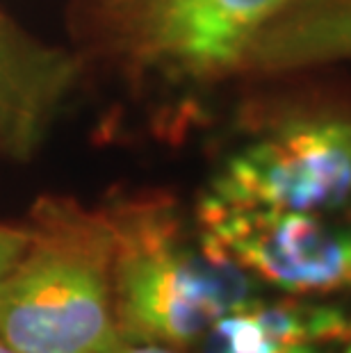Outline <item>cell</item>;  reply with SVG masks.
I'll list each match as a JSON object with an SVG mask.
<instances>
[{
    "mask_svg": "<svg viewBox=\"0 0 351 353\" xmlns=\"http://www.w3.org/2000/svg\"><path fill=\"white\" fill-rule=\"evenodd\" d=\"M294 0H146L135 21L141 55L190 76L244 64L253 41Z\"/></svg>",
    "mask_w": 351,
    "mask_h": 353,
    "instance_id": "5",
    "label": "cell"
},
{
    "mask_svg": "<svg viewBox=\"0 0 351 353\" xmlns=\"http://www.w3.org/2000/svg\"><path fill=\"white\" fill-rule=\"evenodd\" d=\"M114 230L112 299L123 344L197 347L223 312L251 296V276L188 237L167 201L108 210Z\"/></svg>",
    "mask_w": 351,
    "mask_h": 353,
    "instance_id": "2",
    "label": "cell"
},
{
    "mask_svg": "<svg viewBox=\"0 0 351 353\" xmlns=\"http://www.w3.org/2000/svg\"><path fill=\"white\" fill-rule=\"evenodd\" d=\"M28 246L0 281V337L23 353H117L114 230L76 199L34 203Z\"/></svg>",
    "mask_w": 351,
    "mask_h": 353,
    "instance_id": "1",
    "label": "cell"
},
{
    "mask_svg": "<svg viewBox=\"0 0 351 353\" xmlns=\"http://www.w3.org/2000/svg\"><path fill=\"white\" fill-rule=\"evenodd\" d=\"M342 353H351V337H349V340H347V344H345V347H342Z\"/></svg>",
    "mask_w": 351,
    "mask_h": 353,
    "instance_id": "12",
    "label": "cell"
},
{
    "mask_svg": "<svg viewBox=\"0 0 351 353\" xmlns=\"http://www.w3.org/2000/svg\"><path fill=\"white\" fill-rule=\"evenodd\" d=\"M351 59V0H294L253 41L244 64L267 71Z\"/></svg>",
    "mask_w": 351,
    "mask_h": 353,
    "instance_id": "7",
    "label": "cell"
},
{
    "mask_svg": "<svg viewBox=\"0 0 351 353\" xmlns=\"http://www.w3.org/2000/svg\"><path fill=\"white\" fill-rule=\"evenodd\" d=\"M0 353H23V351H19V349H14L12 344H7L3 337H0Z\"/></svg>",
    "mask_w": 351,
    "mask_h": 353,
    "instance_id": "11",
    "label": "cell"
},
{
    "mask_svg": "<svg viewBox=\"0 0 351 353\" xmlns=\"http://www.w3.org/2000/svg\"><path fill=\"white\" fill-rule=\"evenodd\" d=\"M117 353H181V351L162 347V344H121V349Z\"/></svg>",
    "mask_w": 351,
    "mask_h": 353,
    "instance_id": "10",
    "label": "cell"
},
{
    "mask_svg": "<svg viewBox=\"0 0 351 353\" xmlns=\"http://www.w3.org/2000/svg\"><path fill=\"white\" fill-rule=\"evenodd\" d=\"M199 235L246 276L290 294H331L351 288V230L322 214L251 208L205 194Z\"/></svg>",
    "mask_w": 351,
    "mask_h": 353,
    "instance_id": "3",
    "label": "cell"
},
{
    "mask_svg": "<svg viewBox=\"0 0 351 353\" xmlns=\"http://www.w3.org/2000/svg\"><path fill=\"white\" fill-rule=\"evenodd\" d=\"M210 196L251 208L324 214L351 208V119H299L240 148Z\"/></svg>",
    "mask_w": 351,
    "mask_h": 353,
    "instance_id": "4",
    "label": "cell"
},
{
    "mask_svg": "<svg viewBox=\"0 0 351 353\" xmlns=\"http://www.w3.org/2000/svg\"><path fill=\"white\" fill-rule=\"evenodd\" d=\"M351 337V321L335 307L256 296L223 312L205 330L201 353H335Z\"/></svg>",
    "mask_w": 351,
    "mask_h": 353,
    "instance_id": "6",
    "label": "cell"
},
{
    "mask_svg": "<svg viewBox=\"0 0 351 353\" xmlns=\"http://www.w3.org/2000/svg\"><path fill=\"white\" fill-rule=\"evenodd\" d=\"M32 108L28 103L23 78L19 76L17 62L0 43V134L21 128V119L26 110Z\"/></svg>",
    "mask_w": 351,
    "mask_h": 353,
    "instance_id": "8",
    "label": "cell"
},
{
    "mask_svg": "<svg viewBox=\"0 0 351 353\" xmlns=\"http://www.w3.org/2000/svg\"><path fill=\"white\" fill-rule=\"evenodd\" d=\"M28 226H10L0 223V281L7 276V272L17 265L21 253L28 246Z\"/></svg>",
    "mask_w": 351,
    "mask_h": 353,
    "instance_id": "9",
    "label": "cell"
}]
</instances>
